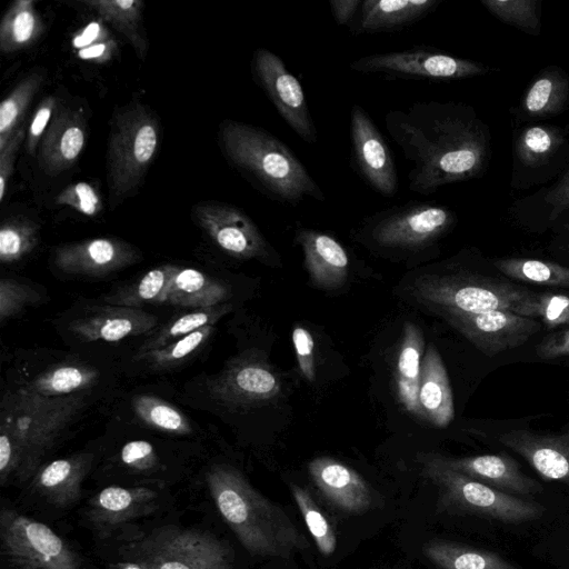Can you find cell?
<instances>
[{"instance_id":"7","label":"cell","mask_w":569,"mask_h":569,"mask_svg":"<svg viewBox=\"0 0 569 569\" xmlns=\"http://www.w3.org/2000/svg\"><path fill=\"white\" fill-rule=\"evenodd\" d=\"M531 292L513 282L470 273L423 274L410 287L415 300L438 316L513 311Z\"/></svg>"},{"instance_id":"3","label":"cell","mask_w":569,"mask_h":569,"mask_svg":"<svg viewBox=\"0 0 569 569\" xmlns=\"http://www.w3.org/2000/svg\"><path fill=\"white\" fill-rule=\"evenodd\" d=\"M219 137L230 163L269 199L292 207L307 198L326 200L320 186L292 149L266 129L224 120Z\"/></svg>"},{"instance_id":"9","label":"cell","mask_w":569,"mask_h":569,"mask_svg":"<svg viewBox=\"0 0 569 569\" xmlns=\"http://www.w3.org/2000/svg\"><path fill=\"white\" fill-rule=\"evenodd\" d=\"M159 138L158 121L142 106H129L113 118L108 146L112 207L141 182L157 153Z\"/></svg>"},{"instance_id":"14","label":"cell","mask_w":569,"mask_h":569,"mask_svg":"<svg viewBox=\"0 0 569 569\" xmlns=\"http://www.w3.org/2000/svg\"><path fill=\"white\" fill-rule=\"evenodd\" d=\"M192 216L226 253L239 259L268 260L274 251L254 221L240 208L219 201L199 202Z\"/></svg>"},{"instance_id":"48","label":"cell","mask_w":569,"mask_h":569,"mask_svg":"<svg viewBox=\"0 0 569 569\" xmlns=\"http://www.w3.org/2000/svg\"><path fill=\"white\" fill-rule=\"evenodd\" d=\"M36 293L27 286L12 279L0 281V318L1 321L18 313Z\"/></svg>"},{"instance_id":"19","label":"cell","mask_w":569,"mask_h":569,"mask_svg":"<svg viewBox=\"0 0 569 569\" xmlns=\"http://www.w3.org/2000/svg\"><path fill=\"white\" fill-rule=\"evenodd\" d=\"M498 440L521 456L545 480L569 485V431L537 433L518 429L501 433Z\"/></svg>"},{"instance_id":"36","label":"cell","mask_w":569,"mask_h":569,"mask_svg":"<svg viewBox=\"0 0 569 569\" xmlns=\"http://www.w3.org/2000/svg\"><path fill=\"white\" fill-rule=\"evenodd\" d=\"M42 82V73H30L2 100L0 104V151L21 128L19 127L21 119Z\"/></svg>"},{"instance_id":"43","label":"cell","mask_w":569,"mask_h":569,"mask_svg":"<svg viewBox=\"0 0 569 569\" xmlns=\"http://www.w3.org/2000/svg\"><path fill=\"white\" fill-rule=\"evenodd\" d=\"M291 491L319 551L330 556L336 550L337 539L327 517L307 490L291 485Z\"/></svg>"},{"instance_id":"26","label":"cell","mask_w":569,"mask_h":569,"mask_svg":"<svg viewBox=\"0 0 569 569\" xmlns=\"http://www.w3.org/2000/svg\"><path fill=\"white\" fill-rule=\"evenodd\" d=\"M157 325L153 315L130 307H100L71 321L70 330L86 341H119L138 336Z\"/></svg>"},{"instance_id":"58","label":"cell","mask_w":569,"mask_h":569,"mask_svg":"<svg viewBox=\"0 0 569 569\" xmlns=\"http://www.w3.org/2000/svg\"><path fill=\"white\" fill-rule=\"evenodd\" d=\"M566 229L569 231V220L566 222Z\"/></svg>"},{"instance_id":"30","label":"cell","mask_w":569,"mask_h":569,"mask_svg":"<svg viewBox=\"0 0 569 569\" xmlns=\"http://www.w3.org/2000/svg\"><path fill=\"white\" fill-rule=\"evenodd\" d=\"M228 297L221 282L192 268H180L161 295L158 303L206 309L218 306Z\"/></svg>"},{"instance_id":"17","label":"cell","mask_w":569,"mask_h":569,"mask_svg":"<svg viewBox=\"0 0 569 569\" xmlns=\"http://www.w3.org/2000/svg\"><path fill=\"white\" fill-rule=\"evenodd\" d=\"M216 398L233 405H261L274 400L281 380L271 366L256 355L233 361L211 385Z\"/></svg>"},{"instance_id":"37","label":"cell","mask_w":569,"mask_h":569,"mask_svg":"<svg viewBox=\"0 0 569 569\" xmlns=\"http://www.w3.org/2000/svg\"><path fill=\"white\" fill-rule=\"evenodd\" d=\"M98 372L80 366H61L36 378L23 389L46 396L61 397L92 385Z\"/></svg>"},{"instance_id":"53","label":"cell","mask_w":569,"mask_h":569,"mask_svg":"<svg viewBox=\"0 0 569 569\" xmlns=\"http://www.w3.org/2000/svg\"><path fill=\"white\" fill-rule=\"evenodd\" d=\"M536 352L543 360L569 356V328L548 335L537 346Z\"/></svg>"},{"instance_id":"15","label":"cell","mask_w":569,"mask_h":569,"mask_svg":"<svg viewBox=\"0 0 569 569\" xmlns=\"http://www.w3.org/2000/svg\"><path fill=\"white\" fill-rule=\"evenodd\" d=\"M440 316L488 357L522 346L542 326L536 319L510 310L446 312Z\"/></svg>"},{"instance_id":"52","label":"cell","mask_w":569,"mask_h":569,"mask_svg":"<svg viewBox=\"0 0 569 569\" xmlns=\"http://www.w3.org/2000/svg\"><path fill=\"white\" fill-rule=\"evenodd\" d=\"M26 133L21 127L3 150L0 151V201H3L6 191L13 171V163Z\"/></svg>"},{"instance_id":"16","label":"cell","mask_w":569,"mask_h":569,"mask_svg":"<svg viewBox=\"0 0 569 569\" xmlns=\"http://www.w3.org/2000/svg\"><path fill=\"white\" fill-rule=\"evenodd\" d=\"M161 498L158 490L146 486H108L88 500L82 515L99 538H108L124 525L153 513Z\"/></svg>"},{"instance_id":"42","label":"cell","mask_w":569,"mask_h":569,"mask_svg":"<svg viewBox=\"0 0 569 569\" xmlns=\"http://www.w3.org/2000/svg\"><path fill=\"white\" fill-rule=\"evenodd\" d=\"M174 264H163L147 272L139 282L109 301L120 307H139L144 302L158 303L170 280L178 271Z\"/></svg>"},{"instance_id":"32","label":"cell","mask_w":569,"mask_h":569,"mask_svg":"<svg viewBox=\"0 0 569 569\" xmlns=\"http://www.w3.org/2000/svg\"><path fill=\"white\" fill-rule=\"evenodd\" d=\"M423 553L440 569H522L496 552L447 540L427 542Z\"/></svg>"},{"instance_id":"18","label":"cell","mask_w":569,"mask_h":569,"mask_svg":"<svg viewBox=\"0 0 569 569\" xmlns=\"http://www.w3.org/2000/svg\"><path fill=\"white\" fill-rule=\"evenodd\" d=\"M568 151L567 133L560 127L547 123L520 127L512 140V186L519 187L525 179L531 182V178L542 176V170H549L560 154Z\"/></svg>"},{"instance_id":"57","label":"cell","mask_w":569,"mask_h":569,"mask_svg":"<svg viewBox=\"0 0 569 569\" xmlns=\"http://www.w3.org/2000/svg\"><path fill=\"white\" fill-rule=\"evenodd\" d=\"M114 569H149L146 565L131 559L123 557L120 561L114 563Z\"/></svg>"},{"instance_id":"8","label":"cell","mask_w":569,"mask_h":569,"mask_svg":"<svg viewBox=\"0 0 569 569\" xmlns=\"http://www.w3.org/2000/svg\"><path fill=\"white\" fill-rule=\"evenodd\" d=\"M122 552L149 569H231L233 563L228 542L204 530L177 526L139 536Z\"/></svg>"},{"instance_id":"51","label":"cell","mask_w":569,"mask_h":569,"mask_svg":"<svg viewBox=\"0 0 569 569\" xmlns=\"http://www.w3.org/2000/svg\"><path fill=\"white\" fill-rule=\"evenodd\" d=\"M57 100L50 96L43 99L37 107L31 119L27 134V150L33 153L47 127L51 123V117L56 109Z\"/></svg>"},{"instance_id":"39","label":"cell","mask_w":569,"mask_h":569,"mask_svg":"<svg viewBox=\"0 0 569 569\" xmlns=\"http://www.w3.org/2000/svg\"><path fill=\"white\" fill-rule=\"evenodd\" d=\"M512 312L536 319L547 329H555L569 323V295L531 292Z\"/></svg>"},{"instance_id":"56","label":"cell","mask_w":569,"mask_h":569,"mask_svg":"<svg viewBox=\"0 0 569 569\" xmlns=\"http://www.w3.org/2000/svg\"><path fill=\"white\" fill-rule=\"evenodd\" d=\"M113 49V42L103 41L79 50L78 56L83 60L102 62L110 59Z\"/></svg>"},{"instance_id":"40","label":"cell","mask_w":569,"mask_h":569,"mask_svg":"<svg viewBox=\"0 0 569 569\" xmlns=\"http://www.w3.org/2000/svg\"><path fill=\"white\" fill-rule=\"evenodd\" d=\"M481 4L499 21L530 36L541 31L540 2L537 0H481Z\"/></svg>"},{"instance_id":"45","label":"cell","mask_w":569,"mask_h":569,"mask_svg":"<svg viewBox=\"0 0 569 569\" xmlns=\"http://www.w3.org/2000/svg\"><path fill=\"white\" fill-rule=\"evenodd\" d=\"M212 330V325L204 326L163 348L141 353L142 358L157 368L177 365L194 352L208 339Z\"/></svg>"},{"instance_id":"55","label":"cell","mask_w":569,"mask_h":569,"mask_svg":"<svg viewBox=\"0 0 569 569\" xmlns=\"http://www.w3.org/2000/svg\"><path fill=\"white\" fill-rule=\"evenodd\" d=\"M108 40L107 30L98 22L88 24L79 34H77L72 44L79 50L90 47L92 44L103 42Z\"/></svg>"},{"instance_id":"10","label":"cell","mask_w":569,"mask_h":569,"mask_svg":"<svg viewBox=\"0 0 569 569\" xmlns=\"http://www.w3.org/2000/svg\"><path fill=\"white\" fill-rule=\"evenodd\" d=\"M0 549L13 569H86L80 555L46 523L19 511H0Z\"/></svg>"},{"instance_id":"29","label":"cell","mask_w":569,"mask_h":569,"mask_svg":"<svg viewBox=\"0 0 569 569\" xmlns=\"http://www.w3.org/2000/svg\"><path fill=\"white\" fill-rule=\"evenodd\" d=\"M421 417L432 426L445 428L455 417L452 391L438 350L430 345L423 356L419 383Z\"/></svg>"},{"instance_id":"22","label":"cell","mask_w":569,"mask_h":569,"mask_svg":"<svg viewBox=\"0 0 569 569\" xmlns=\"http://www.w3.org/2000/svg\"><path fill=\"white\" fill-rule=\"evenodd\" d=\"M295 242L303 252L305 267L315 286L332 290L345 283L350 267L349 254L331 233L299 227Z\"/></svg>"},{"instance_id":"28","label":"cell","mask_w":569,"mask_h":569,"mask_svg":"<svg viewBox=\"0 0 569 569\" xmlns=\"http://www.w3.org/2000/svg\"><path fill=\"white\" fill-rule=\"evenodd\" d=\"M569 104V76L557 66L541 69L523 91L516 117L536 121L563 112Z\"/></svg>"},{"instance_id":"47","label":"cell","mask_w":569,"mask_h":569,"mask_svg":"<svg viewBox=\"0 0 569 569\" xmlns=\"http://www.w3.org/2000/svg\"><path fill=\"white\" fill-rule=\"evenodd\" d=\"M120 460L133 472L150 475L160 469L153 446L146 440H133L126 443L120 451Z\"/></svg>"},{"instance_id":"35","label":"cell","mask_w":569,"mask_h":569,"mask_svg":"<svg viewBox=\"0 0 569 569\" xmlns=\"http://www.w3.org/2000/svg\"><path fill=\"white\" fill-rule=\"evenodd\" d=\"M493 267L510 279L548 287L569 288V267L529 258H501Z\"/></svg>"},{"instance_id":"4","label":"cell","mask_w":569,"mask_h":569,"mask_svg":"<svg viewBox=\"0 0 569 569\" xmlns=\"http://www.w3.org/2000/svg\"><path fill=\"white\" fill-rule=\"evenodd\" d=\"M79 407L78 397H46L23 388L3 398L0 430L8 432L19 451L20 481L33 477L41 457Z\"/></svg>"},{"instance_id":"1","label":"cell","mask_w":569,"mask_h":569,"mask_svg":"<svg viewBox=\"0 0 569 569\" xmlns=\"http://www.w3.org/2000/svg\"><path fill=\"white\" fill-rule=\"evenodd\" d=\"M386 129L411 164L410 191L430 196L448 184L483 174L491 158L488 126L459 101H418L390 110Z\"/></svg>"},{"instance_id":"23","label":"cell","mask_w":569,"mask_h":569,"mask_svg":"<svg viewBox=\"0 0 569 569\" xmlns=\"http://www.w3.org/2000/svg\"><path fill=\"white\" fill-rule=\"evenodd\" d=\"M308 469L319 491L337 509L361 513L372 505L369 485L347 465L329 457H319L309 462Z\"/></svg>"},{"instance_id":"27","label":"cell","mask_w":569,"mask_h":569,"mask_svg":"<svg viewBox=\"0 0 569 569\" xmlns=\"http://www.w3.org/2000/svg\"><path fill=\"white\" fill-rule=\"evenodd\" d=\"M86 143L82 117L73 111L56 116L41 142L39 161L41 169L56 177L69 169L80 157Z\"/></svg>"},{"instance_id":"13","label":"cell","mask_w":569,"mask_h":569,"mask_svg":"<svg viewBox=\"0 0 569 569\" xmlns=\"http://www.w3.org/2000/svg\"><path fill=\"white\" fill-rule=\"evenodd\" d=\"M349 137L350 163L357 176L381 197H395L399 191V178L391 149L360 104L351 108Z\"/></svg>"},{"instance_id":"5","label":"cell","mask_w":569,"mask_h":569,"mask_svg":"<svg viewBox=\"0 0 569 569\" xmlns=\"http://www.w3.org/2000/svg\"><path fill=\"white\" fill-rule=\"evenodd\" d=\"M457 223V214L436 201L409 200L365 217L356 231L368 247L417 253L433 248Z\"/></svg>"},{"instance_id":"49","label":"cell","mask_w":569,"mask_h":569,"mask_svg":"<svg viewBox=\"0 0 569 569\" xmlns=\"http://www.w3.org/2000/svg\"><path fill=\"white\" fill-rule=\"evenodd\" d=\"M542 209L547 210L549 220L553 221L569 209V169L541 196Z\"/></svg>"},{"instance_id":"50","label":"cell","mask_w":569,"mask_h":569,"mask_svg":"<svg viewBox=\"0 0 569 569\" xmlns=\"http://www.w3.org/2000/svg\"><path fill=\"white\" fill-rule=\"evenodd\" d=\"M292 341L300 371L308 381H313L316 375L315 341L311 333L306 328L297 326L292 331Z\"/></svg>"},{"instance_id":"6","label":"cell","mask_w":569,"mask_h":569,"mask_svg":"<svg viewBox=\"0 0 569 569\" xmlns=\"http://www.w3.org/2000/svg\"><path fill=\"white\" fill-rule=\"evenodd\" d=\"M425 471L438 487L441 506L448 511L506 525L533 521L546 512L537 501L502 492L449 468L441 456L429 455L425 459Z\"/></svg>"},{"instance_id":"54","label":"cell","mask_w":569,"mask_h":569,"mask_svg":"<svg viewBox=\"0 0 569 569\" xmlns=\"http://www.w3.org/2000/svg\"><path fill=\"white\" fill-rule=\"evenodd\" d=\"M362 0H330L329 7L333 20L340 27H350L356 19Z\"/></svg>"},{"instance_id":"31","label":"cell","mask_w":569,"mask_h":569,"mask_svg":"<svg viewBox=\"0 0 569 569\" xmlns=\"http://www.w3.org/2000/svg\"><path fill=\"white\" fill-rule=\"evenodd\" d=\"M423 345L420 329L411 322H406L397 361L396 386L400 403L409 413L416 416H421L419 383Z\"/></svg>"},{"instance_id":"21","label":"cell","mask_w":569,"mask_h":569,"mask_svg":"<svg viewBox=\"0 0 569 569\" xmlns=\"http://www.w3.org/2000/svg\"><path fill=\"white\" fill-rule=\"evenodd\" d=\"M441 459L449 468L509 495L529 498L543 490L541 483L521 470L517 460L503 452L463 458L441 456Z\"/></svg>"},{"instance_id":"25","label":"cell","mask_w":569,"mask_h":569,"mask_svg":"<svg viewBox=\"0 0 569 569\" xmlns=\"http://www.w3.org/2000/svg\"><path fill=\"white\" fill-rule=\"evenodd\" d=\"M442 0H362L351 23L352 36L403 30L437 10Z\"/></svg>"},{"instance_id":"46","label":"cell","mask_w":569,"mask_h":569,"mask_svg":"<svg viewBox=\"0 0 569 569\" xmlns=\"http://www.w3.org/2000/svg\"><path fill=\"white\" fill-rule=\"evenodd\" d=\"M60 206H68L84 216H94L101 210V200L93 187L77 182L64 188L56 198Z\"/></svg>"},{"instance_id":"44","label":"cell","mask_w":569,"mask_h":569,"mask_svg":"<svg viewBox=\"0 0 569 569\" xmlns=\"http://www.w3.org/2000/svg\"><path fill=\"white\" fill-rule=\"evenodd\" d=\"M38 229L27 220H8L0 228V260L11 263L20 260L36 247Z\"/></svg>"},{"instance_id":"2","label":"cell","mask_w":569,"mask_h":569,"mask_svg":"<svg viewBox=\"0 0 569 569\" xmlns=\"http://www.w3.org/2000/svg\"><path fill=\"white\" fill-rule=\"evenodd\" d=\"M206 482L222 519L252 556L289 558L309 547L281 506L260 495L233 467L213 465Z\"/></svg>"},{"instance_id":"33","label":"cell","mask_w":569,"mask_h":569,"mask_svg":"<svg viewBox=\"0 0 569 569\" xmlns=\"http://www.w3.org/2000/svg\"><path fill=\"white\" fill-rule=\"evenodd\" d=\"M43 23L34 1H14L3 14L0 23V50L14 53L32 46L42 34Z\"/></svg>"},{"instance_id":"24","label":"cell","mask_w":569,"mask_h":569,"mask_svg":"<svg viewBox=\"0 0 569 569\" xmlns=\"http://www.w3.org/2000/svg\"><path fill=\"white\" fill-rule=\"evenodd\" d=\"M92 458L78 455L56 459L38 470L30 483L32 495L46 505L67 510L82 497V482L90 470Z\"/></svg>"},{"instance_id":"11","label":"cell","mask_w":569,"mask_h":569,"mask_svg":"<svg viewBox=\"0 0 569 569\" xmlns=\"http://www.w3.org/2000/svg\"><path fill=\"white\" fill-rule=\"evenodd\" d=\"M349 69L365 74L431 82L468 79L483 76L491 70L481 62L460 58L429 46L368 54L350 62Z\"/></svg>"},{"instance_id":"20","label":"cell","mask_w":569,"mask_h":569,"mask_svg":"<svg viewBox=\"0 0 569 569\" xmlns=\"http://www.w3.org/2000/svg\"><path fill=\"white\" fill-rule=\"evenodd\" d=\"M136 250L114 238H96L63 244L54 251V263L63 272L101 276L132 263Z\"/></svg>"},{"instance_id":"38","label":"cell","mask_w":569,"mask_h":569,"mask_svg":"<svg viewBox=\"0 0 569 569\" xmlns=\"http://www.w3.org/2000/svg\"><path fill=\"white\" fill-rule=\"evenodd\" d=\"M230 310V305H218L184 313L159 330L153 337L146 341L139 351L140 353H144L163 348L204 326L213 325L220 317Z\"/></svg>"},{"instance_id":"12","label":"cell","mask_w":569,"mask_h":569,"mask_svg":"<svg viewBox=\"0 0 569 569\" xmlns=\"http://www.w3.org/2000/svg\"><path fill=\"white\" fill-rule=\"evenodd\" d=\"M253 80L273 104L279 116L306 143L318 142V130L312 119L303 88L283 60L267 48L254 50L251 60Z\"/></svg>"},{"instance_id":"41","label":"cell","mask_w":569,"mask_h":569,"mask_svg":"<svg viewBox=\"0 0 569 569\" xmlns=\"http://www.w3.org/2000/svg\"><path fill=\"white\" fill-rule=\"evenodd\" d=\"M137 416L148 425L167 432H191L188 419L170 403L152 396L141 395L133 399Z\"/></svg>"},{"instance_id":"34","label":"cell","mask_w":569,"mask_h":569,"mask_svg":"<svg viewBox=\"0 0 569 569\" xmlns=\"http://www.w3.org/2000/svg\"><path fill=\"white\" fill-rule=\"evenodd\" d=\"M82 2L123 34L133 46L140 58L144 56L147 42L141 32L142 1L86 0Z\"/></svg>"}]
</instances>
